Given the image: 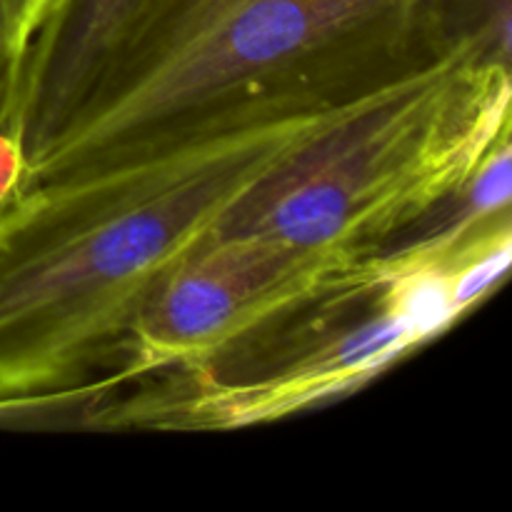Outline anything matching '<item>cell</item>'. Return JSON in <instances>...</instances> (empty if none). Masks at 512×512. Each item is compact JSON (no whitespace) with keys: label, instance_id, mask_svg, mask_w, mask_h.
Wrapping results in <instances>:
<instances>
[{"label":"cell","instance_id":"1","mask_svg":"<svg viewBox=\"0 0 512 512\" xmlns=\"http://www.w3.org/2000/svg\"><path fill=\"white\" fill-rule=\"evenodd\" d=\"M375 85L245 100L15 193L0 208V398L80 388L113 358L125 365L160 275Z\"/></svg>","mask_w":512,"mask_h":512},{"label":"cell","instance_id":"3","mask_svg":"<svg viewBox=\"0 0 512 512\" xmlns=\"http://www.w3.org/2000/svg\"><path fill=\"white\" fill-rule=\"evenodd\" d=\"M510 40L445 8L443 38L370 88L213 233L370 255L460 188L510 135Z\"/></svg>","mask_w":512,"mask_h":512},{"label":"cell","instance_id":"2","mask_svg":"<svg viewBox=\"0 0 512 512\" xmlns=\"http://www.w3.org/2000/svg\"><path fill=\"white\" fill-rule=\"evenodd\" d=\"M448 0H143L20 190L133 155L230 105L365 88L443 38Z\"/></svg>","mask_w":512,"mask_h":512},{"label":"cell","instance_id":"5","mask_svg":"<svg viewBox=\"0 0 512 512\" xmlns=\"http://www.w3.org/2000/svg\"><path fill=\"white\" fill-rule=\"evenodd\" d=\"M363 258L270 235H205L145 295L125 350V378L218 358L343 280Z\"/></svg>","mask_w":512,"mask_h":512},{"label":"cell","instance_id":"9","mask_svg":"<svg viewBox=\"0 0 512 512\" xmlns=\"http://www.w3.org/2000/svg\"><path fill=\"white\" fill-rule=\"evenodd\" d=\"M0 3H3L5 45L20 78V68H23L30 45L58 18L68 0H0Z\"/></svg>","mask_w":512,"mask_h":512},{"label":"cell","instance_id":"8","mask_svg":"<svg viewBox=\"0 0 512 512\" xmlns=\"http://www.w3.org/2000/svg\"><path fill=\"white\" fill-rule=\"evenodd\" d=\"M18 88V70L5 45L3 3H0V208L18 193L20 158L13 143V105Z\"/></svg>","mask_w":512,"mask_h":512},{"label":"cell","instance_id":"4","mask_svg":"<svg viewBox=\"0 0 512 512\" xmlns=\"http://www.w3.org/2000/svg\"><path fill=\"white\" fill-rule=\"evenodd\" d=\"M480 228L440 255H365L218 358L138 398L118 395L103 428H248L355 393L463 318L455 285Z\"/></svg>","mask_w":512,"mask_h":512},{"label":"cell","instance_id":"7","mask_svg":"<svg viewBox=\"0 0 512 512\" xmlns=\"http://www.w3.org/2000/svg\"><path fill=\"white\" fill-rule=\"evenodd\" d=\"M123 385V375L110 373L108 378L60 393L0 398V430H103L105 410Z\"/></svg>","mask_w":512,"mask_h":512},{"label":"cell","instance_id":"6","mask_svg":"<svg viewBox=\"0 0 512 512\" xmlns=\"http://www.w3.org/2000/svg\"><path fill=\"white\" fill-rule=\"evenodd\" d=\"M143 0H68L20 68L13 138L20 180L85 98Z\"/></svg>","mask_w":512,"mask_h":512}]
</instances>
